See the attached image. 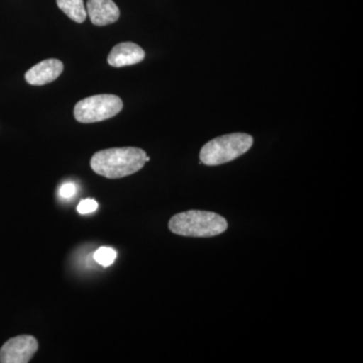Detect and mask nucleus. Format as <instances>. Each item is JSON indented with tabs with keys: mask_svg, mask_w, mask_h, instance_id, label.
Listing matches in <instances>:
<instances>
[{
	"mask_svg": "<svg viewBox=\"0 0 363 363\" xmlns=\"http://www.w3.org/2000/svg\"><path fill=\"white\" fill-rule=\"evenodd\" d=\"M147 152L138 147H113L102 150L91 157V169L107 179H121L133 175L150 161Z\"/></svg>",
	"mask_w": 363,
	"mask_h": 363,
	"instance_id": "nucleus-1",
	"label": "nucleus"
},
{
	"mask_svg": "<svg viewBox=\"0 0 363 363\" xmlns=\"http://www.w3.org/2000/svg\"><path fill=\"white\" fill-rule=\"evenodd\" d=\"M228 223L221 215L201 210H189L174 215L169 222L172 233L188 238H212L225 233Z\"/></svg>",
	"mask_w": 363,
	"mask_h": 363,
	"instance_id": "nucleus-2",
	"label": "nucleus"
},
{
	"mask_svg": "<svg viewBox=\"0 0 363 363\" xmlns=\"http://www.w3.org/2000/svg\"><path fill=\"white\" fill-rule=\"evenodd\" d=\"M253 138L247 133H230L207 143L200 152V161L206 166H219L238 159L252 147Z\"/></svg>",
	"mask_w": 363,
	"mask_h": 363,
	"instance_id": "nucleus-3",
	"label": "nucleus"
},
{
	"mask_svg": "<svg viewBox=\"0 0 363 363\" xmlns=\"http://www.w3.org/2000/svg\"><path fill=\"white\" fill-rule=\"evenodd\" d=\"M123 107V100L116 95H95L80 100L74 108V116L79 123H94L112 118Z\"/></svg>",
	"mask_w": 363,
	"mask_h": 363,
	"instance_id": "nucleus-4",
	"label": "nucleus"
},
{
	"mask_svg": "<svg viewBox=\"0 0 363 363\" xmlns=\"http://www.w3.org/2000/svg\"><path fill=\"white\" fill-rule=\"evenodd\" d=\"M39 350V342L32 335L11 338L0 348V362L28 363Z\"/></svg>",
	"mask_w": 363,
	"mask_h": 363,
	"instance_id": "nucleus-5",
	"label": "nucleus"
},
{
	"mask_svg": "<svg viewBox=\"0 0 363 363\" xmlns=\"http://www.w3.org/2000/svg\"><path fill=\"white\" fill-rule=\"evenodd\" d=\"M63 70L64 65L60 60L47 59L32 67L25 78L30 85L43 86L56 80Z\"/></svg>",
	"mask_w": 363,
	"mask_h": 363,
	"instance_id": "nucleus-6",
	"label": "nucleus"
},
{
	"mask_svg": "<svg viewBox=\"0 0 363 363\" xmlns=\"http://www.w3.org/2000/svg\"><path fill=\"white\" fill-rule=\"evenodd\" d=\"M87 16L93 25L104 26L118 21L121 11L113 0H88Z\"/></svg>",
	"mask_w": 363,
	"mask_h": 363,
	"instance_id": "nucleus-7",
	"label": "nucleus"
},
{
	"mask_svg": "<svg viewBox=\"0 0 363 363\" xmlns=\"http://www.w3.org/2000/svg\"><path fill=\"white\" fill-rule=\"evenodd\" d=\"M145 52L140 45L135 43L125 42L116 45L111 50L107 61L109 65L121 68V67L135 65L145 59Z\"/></svg>",
	"mask_w": 363,
	"mask_h": 363,
	"instance_id": "nucleus-8",
	"label": "nucleus"
},
{
	"mask_svg": "<svg viewBox=\"0 0 363 363\" xmlns=\"http://www.w3.org/2000/svg\"><path fill=\"white\" fill-rule=\"evenodd\" d=\"M57 6L67 16L76 23H84L87 18V11L83 0H57Z\"/></svg>",
	"mask_w": 363,
	"mask_h": 363,
	"instance_id": "nucleus-9",
	"label": "nucleus"
},
{
	"mask_svg": "<svg viewBox=\"0 0 363 363\" xmlns=\"http://www.w3.org/2000/svg\"><path fill=\"white\" fill-rule=\"evenodd\" d=\"M117 252L112 247H102L98 248L96 252L93 255V259L100 266L107 267L111 266L116 262Z\"/></svg>",
	"mask_w": 363,
	"mask_h": 363,
	"instance_id": "nucleus-10",
	"label": "nucleus"
},
{
	"mask_svg": "<svg viewBox=\"0 0 363 363\" xmlns=\"http://www.w3.org/2000/svg\"><path fill=\"white\" fill-rule=\"evenodd\" d=\"M98 203L93 199L82 200L79 203L77 206V211L79 214L85 215L93 213L98 209Z\"/></svg>",
	"mask_w": 363,
	"mask_h": 363,
	"instance_id": "nucleus-11",
	"label": "nucleus"
},
{
	"mask_svg": "<svg viewBox=\"0 0 363 363\" xmlns=\"http://www.w3.org/2000/svg\"><path fill=\"white\" fill-rule=\"evenodd\" d=\"M76 192H77V188H76L75 184L65 183L60 188L59 195L63 199H71L75 196Z\"/></svg>",
	"mask_w": 363,
	"mask_h": 363,
	"instance_id": "nucleus-12",
	"label": "nucleus"
}]
</instances>
